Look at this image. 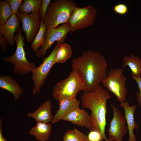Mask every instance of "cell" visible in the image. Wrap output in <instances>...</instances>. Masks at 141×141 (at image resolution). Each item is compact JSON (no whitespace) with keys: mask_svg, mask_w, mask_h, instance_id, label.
Wrapping results in <instances>:
<instances>
[{"mask_svg":"<svg viewBox=\"0 0 141 141\" xmlns=\"http://www.w3.org/2000/svg\"><path fill=\"white\" fill-rule=\"evenodd\" d=\"M72 67L82 73L86 87L84 92L95 90L107 75V63L99 52L90 49L72 59Z\"/></svg>","mask_w":141,"mask_h":141,"instance_id":"obj_1","label":"cell"},{"mask_svg":"<svg viewBox=\"0 0 141 141\" xmlns=\"http://www.w3.org/2000/svg\"><path fill=\"white\" fill-rule=\"evenodd\" d=\"M111 97L108 90L100 85L93 91L84 92L81 97L82 107L88 109L91 111L90 115L89 131L100 132L106 141H108L105 134L107 102Z\"/></svg>","mask_w":141,"mask_h":141,"instance_id":"obj_2","label":"cell"},{"mask_svg":"<svg viewBox=\"0 0 141 141\" xmlns=\"http://www.w3.org/2000/svg\"><path fill=\"white\" fill-rule=\"evenodd\" d=\"M86 87L83 76L79 70L73 68L69 75L54 87L52 96L58 102L62 100L76 97L77 93Z\"/></svg>","mask_w":141,"mask_h":141,"instance_id":"obj_3","label":"cell"},{"mask_svg":"<svg viewBox=\"0 0 141 141\" xmlns=\"http://www.w3.org/2000/svg\"><path fill=\"white\" fill-rule=\"evenodd\" d=\"M77 7L73 0H54L49 4L44 24L47 29L56 28L66 23L73 10Z\"/></svg>","mask_w":141,"mask_h":141,"instance_id":"obj_4","label":"cell"},{"mask_svg":"<svg viewBox=\"0 0 141 141\" xmlns=\"http://www.w3.org/2000/svg\"><path fill=\"white\" fill-rule=\"evenodd\" d=\"M22 32L21 28L15 35L16 48L14 54L10 56L4 57L3 59L6 62L13 64V73L25 75L28 74L31 69L36 67V66L33 62H30L27 59L24 48L25 38Z\"/></svg>","mask_w":141,"mask_h":141,"instance_id":"obj_5","label":"cell"},{"mask_svg":"<svg viewBox=\"0 0 141 141\" xmlns=\"http://www.w3.org/2000/svg\"><path fill=\"white\" fill-rule=\"evenodd\" d=\"M123 72L122 68L111 69L101 83L102 86L107 88L115 95L120 103L126 101L128 93L126 85L127 78Z\"/></svg>","mask_w":141,"mask_h":141,"instance_id":"obj_6","label":"cell"},{"mask_svg":"<svg viewBox=\"0 0 141 141\" xmlns=\"http://www.w3.org/2000/svg\"><path fill=\"white\" fill-rule=\"evenodd\" d=\"M61 43H57L49 56L43 58L42 63L38 67L31 69V79L34 84L32 90L33 95L40 92L51 69L56 63L57 52Z\"/></svg>","mask_w":141,"mask_h":141,"instance_id":"obj_7","label":"cell"},{"mask_svg":"<svg viewBox=\"0 0 141 141\" xmlns=\"http://www.w3.org/2000/svg\"><path fill=\"white\" fill-rule=\"evenodd\" d=\"M97 15L96 9L91 5L83 7H77L72 13L66 24L70 28V32L88 27L93 24Z\"/></svg>","mask_w":141,"mask_h":141,"instance_id":"obj_8","label":"cell"},{"mask_svg":"<svg viewBox=\"0 0 141 141\" xmlns=\"http://www.w3.org/2000/svg\"><path fill=\"white\" fill-rule=\"evenodd\" d=\"M16 15L22 22V30L25 34L27 42L29 43L32 42L40 29V12L39 11L27 14L19 11Z\"/></svg>","mask_w":141,"mask_h":141,"instance_id":"obj_9","label":"cell"},{"mask_svg":"<svg viewBox=\"0 0 141 141\" xmlns=\"http://www.w3.org/2000/svg\"><path fill=\"white\" fill-rule=\"evenodd\" d=\"M70 31V28L66 24L56 28L47 29L44 43L41 49L36 52V56L43 58L47 50L55 41L57 43H63L64 42L67 34Z\"/></svg>","mask_w":141,"mask_h":141,"instance_id":"obj_10","label":"cell"},{"mask_svg":"<svg viewBox=\"0 0 141 141\" xmlns=\"http://www.w3.org/2000/svg\"><path fill=\"white\" fill-rule=\"evenodd\" d=\"M111 106L113 112L112 119L110 120L109 126L107 130L108 141H122L128 131L126 120L120 110L112 104Z\"/></svg>","mask_w":141,"mask_h":141,"instance_id":"obj_11","label":"cell"},{"mask_svg":"<svg viewBox=\"0 0 141 141\" xmlns=\"http://www.w3.org/2000/svg\"><path fill=\"white\" fill-rule=\"evenodd\" d=\"M20 20L16 15L13 14L5 24L0 26V33L7 39L9 45H12L15 43L14 34L18 32L21 28Z\"/></svg>","mask_w":141,"mask_h":141,"instance_id":"obj_12","label":"cell"},{"mask_svg":"<svg viewBox=\"0 0 141 141\" xmlns=\"http://www.w3.org/2000/svg\"><path fill=\"white\" fill-rule=\"evenodd\" d=\"M120 107L124 109L125 112L124 117L127 124V128L128 131L129 137L128 141H136L137 138L134 133V129H138V126L135 121L134 113L137 105H130L129 102L125 101L121 103Z\"/></svg>","mask_w":141,"mask_h":141,"instance_id":"obj_13","label":"cell"},{"mask_svg":"<svg viewBox=\"0 0 141 141\" xmlns=\"http://www.w3.org/2000/svg\"><path fill=\"white\" fill-rule=\"evenodd\" d=\"M90 115L84 110L77 107L63 117L62 120L69 121L78 126L89 128Z\"/></svg>","mask_w":141,"mask_h":141,"instance_id":"obj_14","label":"cell"},{"mask_svg":"<svg viewBox=\"0 0 141 141\" xmlns=\"http://www.w3.org/2000/svg\"><path fill=\"white\" fill-rule=\"evenodd\" d=\"M52 103L50 100L44 102L34 112L27 113V116L36 121L46 124L51 122L53 116L51 114Z\"/></svg>","mask_w":141,"mask_h":141,"instance_id":"obj_15","label":"cell"},{"mask_svg":"<svg viewBox=\"0 0 141 141\" xmlns=\"http://www.w3.org/2000/svg\"><path fill=\"white\" fill-rule=\"evenodd\" d=\"M59 102V108L53 116L52 124L62 120L65 115L75 108L79 107L80 104V101L76 97L64 99Z\"/></svg>","mask_w":141,"mask_h":141,"instance_id":"obj_16","label":"cell"},{"mask_svg":"<svg viewBox=\"0 0 141 141\" xmlns=\"http://www.w3.org/2000/svg\"><path fill=\"white\" fill-rule=\"evenodd\" d=\"M0 88L11 93L16 100H19L24 92L17 82L8 75L0 76Z\"/></svg>","mask_w":141,"mask_h":141,"instance_id":"obj_17","label":"cell"},{"mask_svg":"<svg viewBox=\"0 0 141 141\" xmlns=\"http://www.w3.org/2000/svg\"><path fill=\"white\" fill-rule=\"evenodd\" d=\"M36 125L30 130L29 133L40 141H45L49 138L52 126L51 124L36 122Z\"/></svg>","mask_w":141,"mask_h":141,"instance_id":"obj_18","label":"cell"},{"mask_svg":"<svg viewBox=\"0 0 141 141\" xmlns=\"http://www.w3.org/2000/svg\"><path fill=\"white\" fill-rule=\"evenodd\" d=\"M122 68L128 66L131 71V75L141 77V59L133 54L125 56L122 59Z\"/></svg>","mask_w":141,"mask_h":141,"instance_id":"obj_19","label":"cell"},{"mask_svg":"<svg viewBox=\"0 0 141 141\" xmlns=\"http://www.w3.org/2000/svg\"><path fill=\"white\" fill-rule=\"evenodd\" d=\"M43 0H24L20 6L19 10L27 14L39 11Z\"/></svg>","mask_w":141,"mask_h":141,"instance_id":"obj_20","label":"cell"},{"mask_svg":"<svg viewBox=\"0 0 141 141\" xmlns=\"http://www.w3.org/2000/svg\"><path fill=\"white\" fill-rule=\"evenodd\" d=\"M47 28L44 24V21L41 20L40 29L33 41L31 44V48L35 52L43 45L45 40V33Z\"/></svg>","mask_w":141,"mask_h":141,"instance_id":"obj_21","label":"cell"},{"mask_svg":"<svg viewBox=\"0 0 141 141\" xmlns=\"http://www.w3.org/2000/svg\"><path fill=\"white\" fill-rule=\"evenodd\" d=\"M72 50L70 46L66 43H61L56 54V63L65 62L72 56Z\"/></svg>","mask_w":141,"mask_h":141,"instance_id":"obj_22","label":"cell"},{"mask_svg":"<svg viewBox=\"0 0 141 141\" xmlns=\"http://www.w3.org/2000/svg\"><path fill=\"white\" fill-rule=\"evenodd\" d=\"M87 138L84 133L75 128L65 132L63 141H82Z\"/></svg>","mask_w":141,"mask_h":141,"instance_id":"obj_23","label":"cell"},{"mask_svg":"<svg viewBox=\"0 0 141 141\" xmlns=\"http://www.w3.org/2000/svg\"><path fill=\"white\" fill-rule=\"evenodd\" d=\"M12 15L11 9L7 0L0 1V26L5 24Z\"/></svg>","mask_w":141,"mask_h":141,"instance_id":"obj_24","label":"cell"},{"mask_svg":"<svg viewBox=\"0 0 141 141\" xmlns=\"http://www.w3.org/2000/svg\"><path fill=\"white\" fill-rule=\"evenodd\" d=\"M87 137L90 141H102L105 140L102 133L97 131H90Z\"/></svg>","mask_w":141,"mask_h":141,"instance_id":"obj_25","label":"cell"},{"mask_svg":"<svg viewBox=\"0 0 141 141\" xmlns=\"http://www.w3.org/2000/svg\"><path fill=\"white\" fill-rule=\"evenodd\" d=\"M113 10L116 14L120 15H124L128 11V8L126 4L120 3L115 5L113 8Z\"/></svg>","mask_w":141,"mask_h":141,"instance_id":"obj_26","label":"cell"},{"mask_svg":"<svg viewBox=\"0 0 141 141\" xmlns=\"http://www.w3.org/2000/svg\"><path fill=\"white\" fill-rule=\"evenodd\" d=\"M10 5L12 10V15H16L19 11V8L22 0H7Z\"/></svg>","mask_w":141,"mask_h":141,"instance_id":"obj_27","label":"cell"},{"mask_svg":"<svg viewBox=\"0 0 141 141\" xmlns=\"http://www.w3.org/2000/svg\"><path fill=\"white\" fill-rule=\"evenodd\" d=\"M131 75L132 79L135 81L137 84L139 92L138 91L136 92V98L139 106L141 107V77Z\"/></svg>","mask_w":141,"mask_h":141,"instance_id":"obj_28","label":"cell"},{"mask_svg":"<svg viewBox=\"0 0 141 141\" xmlns=\"http://www.w3.org/2000/svg\"><path fill=\"white\" fill-rule=\"evenodd\" d=\"M51 0H43L42 4L39 10L41 14V19L44 21L46 11Z\"/></svg>","mask_w":141,"mask_h":141,"instance_id":"obj_29","label":"cell"},{"mask_svg":"<svg viewBox=\"0 0 141 141\" xmlns=\"http://www.w3.org/2000/svg\"><path fill=\"white\" fill-rule=\"evenodd\" d=\"M8 42L7 39L3 37L2 34H0V44L3 53L7 51V44Z\"/></svg>","mask_w":141,"mask_h":141,"instance_id":"obj_30","label":"cell"},{"mask_svg":"<svg viewBox=\"0 0 141 141\" xmlns=\"http://www.w3.org/2000/svg\"><path fill=\"white\" fill-rule=\"evenodd\" d=\"M2 119L1 118L0 120V141H7L3 137L2 132Z\"/></svg>","mask_w":141,"mask_h":141,"instance_id":"obj_31","label":"cell"},{"mask_svg":"<svg viewBox=\"0 0 141 141\" xmlns=\"http://www.w3.org/2000/svg\"><path fill=\"white\" fill-rule=\"evenodd\" d=\"M82 141H90L89 140V139L88 138H87L84 139V140H83Z\"/></svg>","mask_w":141,"mask_h":141,"instance_id":"obj_32","label":"cell"}]
</instances>
